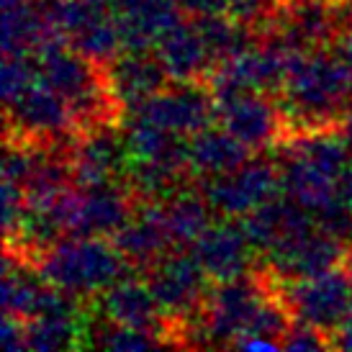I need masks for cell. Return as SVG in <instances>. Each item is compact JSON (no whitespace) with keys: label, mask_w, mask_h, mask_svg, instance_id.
Listing matches in <instances>:
<instances>
[{"label":"cell","mask_w":352,"mask_h":352,"mask_svg":"<svg viewBox=\"0 0 352 352\" xmlns=\"http://www.w3.org/2000/svg\"><path fill=\"white\" fill-rule=\"evenodd\" d=\"M34 270L47 283L90 301L118 280L131 278L137 267L103 236H62L36 257Z\"/></svg>","instance_id":"obj_1"},{"label":"cell","mask_w":352,"mask_h":352,"mask_svg":"<svg viewBox=\"0 0 352 352\" xmlns=\"http://www.w3.org/2000/svg\"><path fill=\"white\" fill-rule=\"evenodd\" d=\"M270 285H273V273L260 260H254L250 273L216 283L214 291H208L201 314L204 342L234 347L236 340L247 332L257 309L263 306L265 296L270 294Z\"/></svg>","instance_id":"obj_2"},{"label":"cell","mask_w":352,"mask_h":352,"mask_svg":"<svg viewBox=\"0 0 352 352\" xmlns=\"http://www.w3.org/2000/svg\"><path fill=\"white\" fill-rule=\"evenodd\" d=\"M6 139L29 144H78L80 131L67 100L44 82L6 103Z\"/></svg>","instance_id":"obj_3"},{"label":"cell","mask_w":352,"mask_h":352,"mask_svg":"<svg viewBox=\"0 0 352 352\" xmlns=\"http://www.w3.org/2000/svg\"><path fill=\"white\" fill-rule=\"evenodd\" d=\"M201 193L211 204L219 216H242L250 214L260 204L280 196L283 175L280 165L270 160H250L232 173L214 177H198Z\"/></svg>","instance_id":"obj_4"},{"label":"cell","mask_w":352,"mask_h":352,"mask_svg":"<svg viewBox=\"0 0 352 352\" xmlns=\"http://www.w3.org/2000/svg\"><path fill=\"white\" fill-rule=\"evenodd\" d=\"M283 294L294 309L296 319L314 324L332 337L352 314V283L347 265L334 267L319 278L283 280Z\"/></svg>","instance_id":"obj_5"},{"label":"cell","mask_w":352,"mask_h":352,"mask_svg":"<svg viewBox=\"0 0 352 352\" xmlns=\"http://www.w3.org/2000/svg\"><path fill=\"white\" fill-rule=\"evenodd\" d=\"M216 121L252 152L280 149L291 137L283 108L267 93H247L232 103L216 106Z\"/></svg>","instance_id":"obj_6"},{"label":"cell","mask_w":352,"mask_h":352,"mask_svg":"<svg viewBox=\"0 0 352 352\" xmlns=\"http://www.w3.org/2000/svg\"><path fill=\"white\" fill-rule=\"evenodd\" d=\"M126 116L144 118L157 126L193 137L216 121V100L206 82H170L157 96L131 108Z\"/></svg>","instance_id":"obj_7"},{"label":"cell","mask_w":352,"mask_h":352,"mask_svg":"<svg viewBox=\"0 0 352 352\" xmlns=\"http://www.w3.org/2000/svg\"><path fill=\"white\" fill-rule=\"evenodd\" d=\"M90 309L116 324H126V327L149 329V332L160 334L165 340V347H180L177 327L162 314L149 283L137 280L134 275L113 283L111 288L100 291L98 296H93Z\"/></svg>","instance_id":"obj_8"},{"label":"cell","mask_w":352,"mask_h":352,"mask_svg":"<svg viewBox=\"0 0 352 352\" xmlns=\"http://www.w3.org/2000/svg\"><path fill=\"white\" fill-rule=\"evenodd\" d=\"M252 250L254 247L247 236L245 226L242 221H234V216H226L221 221L211 224L193 242V254L214 283L250 273L257 260Z\"/></svg>","instance_id":"obj_9"},{"label":"cell","mask_w":352,"mask_h":352,"mask_svg":"<svg viewBox=\"0 0 352 352\" xmlns=\"http://www.w3.org/2000/svg\"><path fill=\"white\" fill-rule=\"evenodd\" d=\"M350 257V245H344L334 236L324 232H314L303 242L285 250L257 254V260L273 270L280 280H306V278H319L334 267H344Z\"/></svg>","instance_id":"obj_10"},{"label":"cell","mask_w":352,"mask_h":352,"mask_svg":"<svg viewBox=\"0 0 352 352\" xmlns=\"http://www.w3.org/2000/svg\"><path fill=\"white\" fill-rule=\"evenodd\" d=\"M155 57L160 59L170 82H206L216 59L206 50L196 23L177 21L157 39Z\"/></svg>","instance_id":"obj_11"},{"label":"cell","mask_w":352,"mask_h":352,"mask_svg":"<svg viewBox=\"0 0 352 352\" xmlns=\"http://www.w3.org/2000/svg\"><path fill=\"white\" fill-rule=\"evenodd\" d=\"M106 75L113 98L126 113L170 85V78L160 65V59L149 54L124 52L111 65H106Z\"/></svg>","instance_id":"obj_12"},{"label":"cell","mask_w":352,"mask_h":352,"mask_svg":"<svg viewBox=\"0 0 352 352\" xmlns=\"http://www.w3.org/2000/svg\"><path fill=\"white\" fill-rule=\"evenodd\" d=\"M111 242L129 263L144 273L149 267H155L170 250H175V242L170 239L165 224L160 219L157 204L142 206L134 214V219H129L126 224L111 236Z\"/></svg>","instance_id":"obj_13"},{"label":"cell","mask_w":352,"mask_h":352,"mask_svg":"<svg viewBox=\"0 0 352 352\" xmlns=\"http://www.w3.org/2000/svg\"><path fill=\"white\" fill-rule=\"evenodd\" d=\"M252 160V149L229 134L224 126H206L190 137V167L196 177H214L232 173Z\"/></svg>","instance_id":"obj_14"},{"label":"cell","mask_w":352,"mask_h":352,"mask_svg":"<svg viewBox=\"0 0 352 352\" xmlns=\"http://www.w3.org/2000/svg\"><path fill=\"white\" fill-rule=\"evenodd\" d=\"M157 211H160V219L175 247L193 245L198 236L214 224L211 216L216 214L204 193L193 190V188H183L173 198L157 204Z\"/></svg>","instance_id":"obj_15"},{"label":"cell","mask_w":352,"mask_h":352,"mask_svg":"<svg viewBox=\"0 0 352 352\" xmlns=\"http://www.w3.org/2000/svg\"><path fill=\"white\" fill-rule=\"evenodd\" d=\"M193 23H196L201 39H204L206 50L211 52V57L216 62L236 57L242 52L252 50L254 44H260L257 34L250 26L232 19L229 13H221V16H196Z\"/></svg>","instance_id":"obj_16"},{"label":"cell","mask_w":352,"mask_h":352,"mask_svg":"<svg viewBox=\"0 0 352 352\" xmlns=\"http://www.w3.org/2000/svg\"><path fill=\"white\" fill-rule=\"evenodd\" d=\"M85 347V327L75 316H36L26 322V350H75Z\"/></svg>","instance_id":"obj_17"},{"label":"cell","mask_w":352,"mask_h":352,"mask_svg":"<svg viewBox=\"0 0 352 352\" xmlns=\"http://www.w3.org/2000/svg\"><path fill=\"white\" fill-rule=\"evenodd\" d=\"M69 47H75L80 54L96 59L100 65H111L118 54H124V44H121V31H118L116 16H103L96 23H90L85 31H80L75 39L69 41Z\"/></svg>","instance_id":"obj_18"},{"label":"cell","mask_w":352,"mask_h":352,"mask_svg":"<svg viewBox=\"0 0 352 352\" xmlns=\"http://www.w3.org/2000/svg\"><path fill=\"white\" fill-rule=\"evenodd\" d=\"M285 350H334V337L329 332H324L314 324L296 319L291 332L285 334L283 340Z\"/></svg>","instance_id":"obj_19"},{"label":"cell","mask_w":352,"mask_h":352,"mask_svg":"<svg viewBox=\"0 0 352 352\" xmlns=\"http://www.w3.org/2000/svg\"><path fill=\"white\" fill-rule=\"evenodd\" d=\"M3 344L8 352L26 350V322L23 319L3 314Z\"/></svg>","instance_id":"obj_20"},{"label":"cell","mask_w":352,"mask_h":352,"mask_svg":"<svg viewBox=\"0 0 352 352\" xmlns=\"http://www.w3.org/2000/svg\"><path fill=\"white\" fill-rule=\"evenodd\" d=\"M180 8L193 19L196 16H221V13H229L232 0H180Z\"/></svg>","instance_id":"obj_21"},{"label":"cell","mask_w":352,"mask_h":352,"mask_svg":"<svg viewBox=\"0 0 352 352\" xmlns=\"http://www.w3.org/2000/svg\"><path fill=\"white\" fill-rule=\"evenodd\" d=\"M329 52L342 62L344 69L352 75V29H344L342 34L329 44Z\"/></svg>","instance_id":"obj_22"},{"label":"cell","mask_w":352,"mask_h":352,"mask_svg":"<svg viewBox=\"0 0 352 352\" xmlns=\"http://www.w3.org/2000/svg\"><path fill=\"white\" fill-rule=\"evenodd\" d=\"M177 3L180 6V0H111V13H131V10H142V8H149V6H173Z\"/></svg>","instance_id":"obj_23"},{"label":"cell","mask_w":352,"mask_h":352,"mask_svg":"<svg viewBox=\"0 0 352 352\" xmlns=\"http://www.w3.org/2000/svg\"><path fill=\"white\" fill-rule=\"evenodd\" d=\"M334 350H352V314L334 332Z\"/></svg>","instance_id":"obj_24"},{"label":"cell","mask_w":352,"mask_h":352,"mask_svg":"<svg viewBox=\"0 0 352 352\" xmlns=\"http://www.w3.org/2000/svg\"><path fill=\"white\" fill-rule=\"evenodd\" d=\"M340 198H342L344 204L352 206V162L342 173V177H340Z\"/></svg>","instance_id":"obj_25"},{"label":"cell","mask_w":352,"mask_h":352,"mask_svg":"<svg viewBox=\"0 0 352 352\" xmlns=\"http://www.w3.org/2000/svg\"><path fill=\"white\" fill-rule=\"evenodd\" d=\"M340 131L344 134V139L352 144V106L347 108V113H344V118H342V126H340Z\"/></svg>","instance_id":"obj_26"},{"label":"cell","mask_w":352,"mask_h":352,"mask_svg":"<svg viewBox=\"0 0 352 352\" xmlns=\"http://www.w3.org/2000/svg\"><path fill=\"white\" fill-rule=\"evenodd\" d=\"M90 3H98V6H106V8L111 6V0H90Z\"/></svg>","instance_id":"obj_27"},{"label":"cell","mask_w":352,"mask_h":352,"mask_svg":"<svg viewBox=\"0 0 352 352\" xmlns=\"http://www.w3.org/2000/svg\"><path fill=\"white\" fill-rule=\"evenodd\" d=\"M347 270H352V245H350V257H347Z\"/></svg>","instance_id":"obj_28"},{"label":"cell","mask_w":352,"mask_h":352,"mask_svg":"<svg viewBox=\"0 0 352 352\" xmlns=\"http://www.w3.org/2000/svg\"><path fill=\"white\" fill-rule=\"evenodd\" d=\"M350 283H352V270H350Z\"/></svg>","instance_id":"obj_29"}]
</instances>
